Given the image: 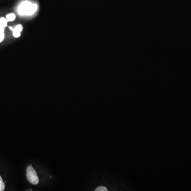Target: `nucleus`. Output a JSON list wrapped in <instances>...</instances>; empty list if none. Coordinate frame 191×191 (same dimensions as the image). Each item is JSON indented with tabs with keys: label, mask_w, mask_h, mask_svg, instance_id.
<instances>
[{
	"label": "nucleus",
	"mask_w": 191,
	"mask_h": 191,
	"mask_svg": "<svg viewBox=\"0 0 191 191\" xmlns=\"http://www.w3.org/2000/svg\"><path fill=\"white\" fill-rule=\"evenodd\" d=\"M8 21L7 20V19L6 18H5L4 17H1L0 18V24H1L3 26H4V27H6L7 26Z\"/></svg>",
	"instance_id": "nucleus-6"
},
{
	"label": "nucleus",
	"mask_w": 191,
	"mask_h": 191,
	"mask_svg": "<svg viewBox=\"0 0 191 191\" xmlns=\"http://www.w3.org/2000/svg\"><path fill=\"white\" fill-rule=\"evenodd\" d=\"M26 177L31 184L37 185L39 183V178L35 170L32 166H29L27 168Z\"/></svg>",
	"instance_id": "nucleus-2"
},
{
	"label": "nucleus",
	"mask_w": 191,
	"mask_h": 191,
	"mask_svg": "<svg viewBox=\"0 0 191 191\" xmlns=\"http://www.w3.org/2000/svg\"><path fill=\"white\" fill-rule=\"evenodd\" d=\"M10 29L13 32V35L14 37L15 38H18L20 37L21 36V32H22V30H23V26L22 24H18L17 26H16L15 28H13L12 27H9Z\"/></svg>",
	"instance_id": "nucleus-3"
},
{
	"label": "nucleus",
	"mask_w": 191,
	"mask_h": 191,
	"mask_svg": "<svg viewBox=\"0 0 191 191\" xmlns=\"http://www.w3.org/2000/svg\"><path fill=\"white\" fill-rule=\"evenodd\" d=\"M4 189H5L4 183L3 181L1 176H0V191H4Z\"/></svg>",
	"instance_id": "nucleus-7"
},
{
	"label": "nucleus",
	"mask_w": 191,
	"mask_h": 191,
	"mask_svg": "<svg viewBox=\"0 0 191 191\" xmlns=\"http://www.w3.org/2000/svg\"><path fill=\"white\" fill-rule=\"evenodd\" d=\"M38 9L37 5L29 1H24L19 5L18 12L19 15L30 16L35 13Z\"/></svg>",
	"instance_id": "nucleus-1"
},
{
	"label": "nucleus",
	"mask_w": 191,
	"mask_h": 191,
	"mask_svg": "<svg viewBox=\"0 0 191 191\" xmlns=\"http://www.w3.org/2000/svg\"><path fill=\"white\" fill-rule=\"evenodd\" d=\"M4 28L5 27L0 24V43H1L4 38Z\"/></svg>",
	"instance_id": "nucleus-4"
},
{
	"label": "nucleus",
	"mask_w": 191,
	"mask_h": 191,
	"mask_svg": "<svg viewBox=\"0 0 191 191\" xmlns=\"http://www.w3.org/2000/svg\"><path fill=\"white\" fill-rule=\"evenodd\" d=\"M108 191V190L107 189L106 187H105L104 186H103L98 187L95 190V191Z\"/></svg>",
	"instance_id": "nucleus-8"
},
{
	"label": "nucleus",
	"mask_w": 191,
	"mask_h": 191,
	"mask_svg": "<svg viewBox=\"0 0 191 191\" xmlns=\"http://www.w3.org/2000/svg\"><path fill=\"white\" fill-rule=\"evenodd\" d=\"M16 18V16L15 13H11L6 16V19L8 21H13Z\"/></svg>",
	"instance_id": "nucleus-5"
}]
</instances>
